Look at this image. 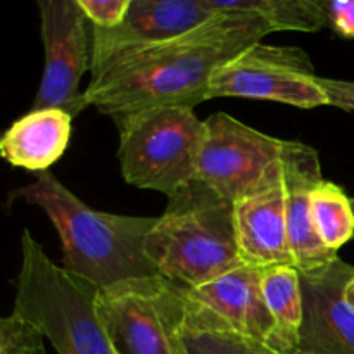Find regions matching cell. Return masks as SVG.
<instances>
[{"label":"cell","instance_id":"7402d4cb","mask_svg":"<svg viewBox=\"0 0 354 354\" xmlns=\"http://www.w3.org/2000/svg\"><path fill=\"white\" fill-rule=\"evenodd\" d=\"M328 26L342 38H354V0H330Z\"/></svg>","mask_w":354,"mask_h":354},{"label":"cell","instance_id":"cb8c5ba5","mask_svg":"<svg viewBox=\"0 0 354 354\" xmlns=\"http://www.w3.org/2000/svg\"><path fill=\"white\" fill-rule=\"evenodd\" d=\"M311 14L324 28L328 26V6L330 0H292Z\"/></svg>","mask_w":354,"mask_h":354},{"label":"cell","instance_id":"d6986e66","mask_svg":"<svg viewBox=\"0 0 354 354\" xmlns=\"http://www.w3.org/2000/svg\"><path fill=\"white\" fill-rule=\"evenodd\" d=\"M213 14H254L268 19L277 31L315 33L324 30L308 10L292 0H204Z\"/></svg>","mask_w":354,"mask_h":354},{"label":"cell","instance_id":"ba28073f","mask_svg":"<svg viewBox=\"0 0 354 354\" xmlns=\"http://www.w3.org/2000/svg\"><path fill=\"white\" fill-rule=\"evenodd\" d=\"M289 140L261 133L227 113L204 120L196 180L225 199L239 201L266 182L282 161Z\"/></svg>","mask_w":354,"mask_h":354},{"label":"cell","instance_id":"2e32d148","mask_svg":"<svg viewBox=\"0 0 354 354\" xmlns=\"http://www.w3.org/2000/svg\"><path fill=\"white\" fill-rule=\"evenodd\" d=\"M261 289L266 306L280 334L294 349H297L303 325V289L299 270L289 265L263 270Z\"/></svg>","mask_w":354,"mask_h":354},{"label":"cell","instance_id":"e0dca14e","mask_svg":"<svg viewBox=\"0 0 354 354\" xmlns=\"http://www.w3.org/2000/svg\"><path fill=\"white\" fill-rule=\"evenodd\" d=\"M182 342L183 354H273L228 332L211 311L189 297Z\"/></svg>","mask_w":354,"mask_h":354},{"label":"cell","instance_id":"5bb4252c","mask_svg":"<svg viewBox=\"0 0 354 354\" xmlns=\"http://www.w3.org/2000/svg\"><path fill=\"white\" fill-rule=\"evenodd\" d=\"M213 16L204 0H133L118 26H93V57L128 45L178 37Z\"/></svg>","mask_w":354,"mask_h":354},{"label":"cell","instance_id":"9c48e42d","mask_svg":"<svg viewBox=\"0 0 354 354\" xmlns=\"http://www.w3.org/2000/svg\"><path fill=\"white\" fill-rule=\"evenodd\" d=\"M37 6L45 64L31 109L59 107L75 118L88 107L80 83L92 71L93 24L76 0H37Z\"/></svg>","mask_w":354,"mask_h":354},{"label":"cell","instance_id":"4316f807","mask_svg":"<svg viewBox=\"0 0 354 354\" xmlns=\"http://www.w3.org/2000/svg\"><path fill=\"white\" fill-rule=\"evenodd\" d=\"M351 203H353V209H354V197L351 199Z\"/></svg>","mask_w":354,"mask_h":354},{"label":"cell","instance_id":"7c38bea8","mask_svg":"<svg viewBox=\"0 0 354 354\" xmlns=\"http://www.w3.org/2000/svg\"><path fill=\"white\" fill-rule=\"evenodd\" d=\"M234 211L244 265L258 270L294 266L287 235L283 158L261 187L235 201Z\"/></svg>","mask_w":354,"mask_h":354},{"label":"cell","instance_id":"4fadbf2b","mask_svg":"<svg viewBox=\"0 0 354 354\" xmlns=\"http://www.w3.org/2000/svg\"><path fill=\"white\" fill-rule=\"evenodd\" d=\"M283 175L287 235L294 266L301 273L324 268L337 258V252L330 251L318 237L311 214V190L324 180L317 149L289 140L283 154Z\"/></svg>","mask_w":354,"mask_h":354},{"label":"cell","instance_id":"3957f363","mask_svg":"<svg viewBox=\"0 0 354 354\" xmlns=\"http://www.w3.org/2000/svg\"><path fill=\"white\" fill-rule=\"evenodd\" d=\"M145 252L159 275L194 289L244 266L234 203L201 180L168 197L145 239Z\"/></svg>","mask_w":354,"mask_h":354},{"label":"cell","instance_id":"8fae6325","mask_svg":"<svg viewBox=\"0 0 354 354\" xmlns=\"http://www.w3.org/2000/svg\"><path fill=\"white\" fill-rule=\"evenodd\" d=\"M353 277L354 266L339 256L324 268L301 273V349L313 354H354V310L344 299Z\"/></svg>","mask_w":354,"mask_h":354},{"label":"cell","instance_id":"ac0fdd59","mask_svg":"<svg viewBox=\"0 0 354 354\" xmlns=\"http://www.w3.org/2000/svg\"><path fill=\"white\" fill-rule=\"evenodd\" d=\"M311 214L318 237L330 251L337 252L354 239L353 203L344 190L330 180H322L311 190Z\"/></svg>","mask_w":354,"mask_h":354},{"label":"cell","instance_id":"6da1fadb","mask_svg":"<svg viewBox=\"0 0 354 354\" xmlns=\"http://www.w3.org/2000/svg\"><path fill=\"white\" fill-rule=\"evenodd\" d=\"M277 28L254 14H214L178 37L128 45L93 57L88 107L116 116L154 107H196L207 100L213 73Z\"/></svg>","mask_w":354,"mask_h":354},{"label":"cell","instance_id":"7a4b0ae2","mask_svg":"<svg viewBox=\"0 0 354 354\" xmlns=\"http://www.w3.org/2000/svg\"><path fill=\"white\" fill-rule=\"evenodd\" d=\"M12 190L10 201H24L44 211L57 230L62 265L99 289L138 277L159 275L145 252V239L156 218L121 216L92 209L50 171Z\"/></svg>","mask_w":354,"mask_h":354},{"label":"cell","instance_id":"44dd1931","mask_svg":"<svg viewBox=\"0 0 354 354\" xmlns=\"http://www.w3.org/2000/svg\"><path fill=\"white\" fill-rule=\"evenodd\" d=\"M95 28H114L123 21L133 0H76Z\"/></svg>","mask_w":354,"mask_h":354},{"label":"cell","instance_id":"9a60e30c","mask_svg":"<svg viewBox=\"0 0 354 354\" xmlns=\"http://www.w3.org/2000/svg\"><path fill=\"white\" fill-rule=\"evenodd\" d=\"M73 116L59 107L31 109L14 121L0 140V154L14 168L48 171L71 142Z\"/></svg>","mask_w":354,"mask_h":354},{"label":"cell","instance_id":"5b68a950","mask_svg":"<svg viewBox=\"0 0 354 354\" xmlns=\"http://www.w3.org/2000/svg\"><path fill=\"white\" fill-rule=\"evenodd\" d=\"M124 182L171 197L196 180L204 121L192 107H154L113 116Z\"/></svg>","mask_w":354,"mask_h":354},{"label":"cell","instance_id":"277c9868","mask_svg":"<svg viewBox=\"0 0 354 354\" xmlns=\"http://www.w3.org/2000/svg\"><path fill=\"white\" fill-rule=\"evenodd\" d=\"M99 290L55 265L37 239L23 232L14 311L33 320L57 354H116L97 311Z\"/></svg>","mask_w":354,"mask_h":354},{"label":"cell","instance_id":"d4e9b609","mask_svg":"<svg viewBox=\"0 0 354 354\" xmlns=\"http://www.w3.org/2000/svg\"><path fill=\"white\" fill-rule=\"evenodd\" d=\"M344 299H346V303H348L349 306H351L353 310H354V277H353L351 280H349L348 286H346Z\"/></svg>","mask_w":354,"mask_h":354},{"label":"cell","instance_id":"52a82bcc","mask_svg":"<svg viewBox=\"0 0 354 354\" xmlns=\"http://www.w3.org/2000/svg\"><path fill=\"white\" fill-rule=\"evenodd\" d=\"M306 50L256 41L213 73L207 99L272 100L299 109L328 106Z\"/></svg>","mask_w":354,"mask_h":354},{"label":"cell","instance_id":"603a6c76","mask_svg":"<svg viewBox=\"0 0 354 354\" xmlns=\"http://www.w3.org/2000/svg\"><path fill=\"white\" fill-rule=\"evenodd\" d=\"M318 82L327 93L328 106L339 107L342 111H354V82L322 78V76Z\"/></svg>","mask_w":354,"mask_h":354},{"label":"cell","instance_id":"ffe728a7","mask_svg":"<svg viewBox=\"0 0 354 354\" xmlns=\"http://www.w3.org/2000/svg\"><path fill=\"white\" fill-rule=\"evenodd\" d=\"M44 337V330L17 311L0 320V354H45Z\"/></svg>","mask_w":354,"mask_h":354},{"label":"cell","instance_id":"484cf974","mask_svg":"<svg viewBox=\"0 0 354 354\" xmlns=\"http://www.w3.org/2000/svg\"><path fill=\"white\" fill-rule=\"evenodd\" d=\"M290 354H313V353L306 351V349H301V348H297L296 351H294V353H290Z\"/></svg>","mask_w":354,"mask_h":354},{"label":"cell","instance_id":"30bf717a","mask_svg":"<svg viewBox=\"0 0 354 354\" xmlns=\"http://www.w3.org/2000/svg\"><path fill=\"white\" fill-rule=\"evenodd\" d=\"M261 273L263 270L244 265L209 283L183 289L189 299L211 311L228 332L242 341L273 354H290L296 349L280 334L266 306Z\"/></svg>","mask_w":354,"mask_h":354},{"label":"cell","instance_id":"8992f818","mask_svg":"<svg viewBox=\"0 0 354 354\" xmlns=\"http://www.w3.org/2000/svg\"><path fill=\"white\" fill-rule=\"evenodd\" d=\"M97 311L116 354H183L185 289L162 275L104 287Z\"/></svg>","mask_w":354,"mask_h":354}]
</instances>
